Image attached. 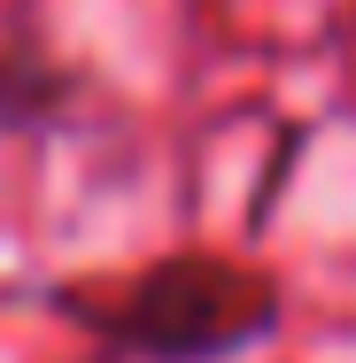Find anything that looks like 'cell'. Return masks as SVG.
<instances>
[{"instance_id":"1","label":"cell","mask_w":356,"mask_h":363,"mask_svg":"<svg viewBox=\"0 0 356 363\" xmlns=\"http://www.w3.org/2000/svg\"><path fill=\"white\" fill-rule=\"evenodd\" d=\"M63 309L101 333L109 356L140 363H225L279 325V294L217 255H163L109 301L63 286Z\"/></svg>"},{"instance_id":"2","label":"cell","mask_w":356,"mask_h":363,"mask_svg":"<svg viewBox=\"0 0 356 363\" xmlns=\"http://www.w3.org/2000/svg\"><path fill=\"white\" fill-rule=\"evenodd\" d=\"M101 363H117V356H101Z\"/></svg>"}]
</instances>
